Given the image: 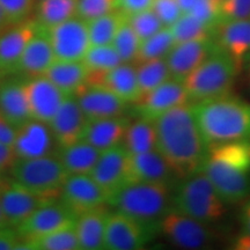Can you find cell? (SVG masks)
I'll return each instance as SVG.
<instances>
[{"mask_svg": "<svg viewBox=\"0 0 250 250\" xmlns=\"http://www.w3.org/2000/svg\"><path fill=\"white\" fill-rule=\"evenodd\" d=\"M15 136H17V127L0 112V143L13 145Z\"/></svg>", "mask_w": 250, "mask_h": 250, "instance_id": "cell-49", "label": "cell"}, {"mask_svg": "<svg viewBox=\"0 0 250 250\" xmlns=\"http://www.w3.org/2000/svg\"><path fill=\"white\" fill-rule=\"evenodd\" d=\"M1 227H9V224H8L7 219H6L4 210H2L1 202H0V228Z\"/></svg>", "mask_w": 250, "mask_h": 250, "instance_id": "cell-54", "label": "cell"}, {"mask_svg": "<svg viewBox=\"0 0 250 250\" xmlns=\"http://www.w3.org/2000/svg\"><path fill=\"white\" fill-rule=\"evenodd\" d=\"M101 152L85 140H80L66 147H59L58 159L70 175L90 174Z\"/></svg>", "mask_w": 250, "mask_h": 250, "instance_id": "cell-30", "label": "cell"}, {"mask_svg": "<svg viewBox=\"0 0 250 250\" xmlns=\"http://www.w3.org/2000/svg\"><path fill=\"white\" fill-rule=\"evenodd\" d=\"M102 86L127 103H134L142 95L136 66L130 62H122L107 72L103 78Z\"/></svg>", "mask_w": 250, "mask_h": 250, "instance_id": "cell-29", "label": "cell"}, {"mask_svg": "<svg viewBox=\"0 0 250 250\" xmlns=\"http://www.w3.org/2000/svg\"><path fill=\"white\" fill-rule=\"evenodd\" d=\"M55 142L49 125L31 120L17 129L13 147L18 158L49 155Z\"/></svg>", "mask_w": 250, "mask_h": 250, "instance_id": "cell-22", "label": "cell"}, {"mask_svg": "<svg viewBox=\"0 0 250 250\" xmlns=\"http://www.w3.org/2000/svg\"><path fill=\"white\" fill-rule=\"evenodd\" d=\"M140 44H142V41L131 27L126 18L112 41V45L120 55L122 62H136L137 56H138Z\"/></svg>", "mask_w": 250, "mask_h": 250, "instance_id": "cell-39", "label": "cell"}, {"mask_svg": "<svg viewBox=\"0 0 250 250\" xmlns=\"http://www.w3.org/2000/svg\"><path fill=\"white\" fill-rule=\"evenodd\" d=\"M127 14L121 9L87 21L90 45L112 44L118 29L126 20Z\"/></svg>", "mask_w": 250, "mask_h": 250, "instance_id": "cell-35", "label": "cell"}, {"mask_svg": "<svg viewBox=\"0 0 250 250\" xmlns=\"http://www.w3.org/2000/svg\"><path fill=\"white\" fill-rule=\"evenodd\" d=\"M116 9H120L118 0H78L77 17L89 21Z\"/></svg>", "mask_w": 250, "mask_h": 250, "instance_id": "cell-41", "label": "cell"}, {"mask_svg": "<svg viewBox=\"0 0 250 250\" xmlns=\"http://www.w3.org/2000/svg\"><path fill=\"white\" fill-rule=\"evenodd\" d=\"M160 229V223H145L115 211L109 213L104 249L138 250L145 247Z\"/></svg>", "mask_w": 250, "mask_h": 250, "instance_id": "cell-8", "label": "cell"}, {"mask_svg": "<svg viewBox=\"0 0 250 250\" xmlns=\"http://www.w3.org/2000/svg\"><path fill=\"white\" fill-rule=\"evenodd\" d=\"M83 62L88 68L87 85L100 86L104 74L123 62L112 44L90 45Z\"/></svg>", "mask_w": 250, "mask_h": 250, "instance_id": "cell-31", "label": "cell"}, {"mask_svg": "<svg viewBox=\"0 0 250 250\" xmlns=\"http://www.w3.org/2000/svg\"><path fill=\"white\" fill-rule=\"evenodd\" d=\"M33 120L48 124L67 98L61 88L45 76L33 77L24 81Z\"/></svg>", "mask_w": 250, "mask_h": 250, "instance_id": "cell-17", "label": "cell"}, {"mask_svg": "<svg viewBox=\"0 0 250 250\" xmlns=\"http://www.w3.org/2000/svg\"><path fill=\"white\" fill-rule=\"evenodd\" d=\"M217 48L218 45L213 39L176 43L166 57L171 78L183 83Z\"/></svg>", "mask_w": 250, "mask_h": 250, "instance_id": "cell-19", "label": "cell"}, {"mask_svg": "<svg viewBox=\"0 0 250 250\" xmlns=\"http://www.w3.org/2000/svg\"><path fill=\"white\" fill-rule=\"evenodd\" d=\"M88 118L74 96H67L48 125L59 147H66L83 139Z\"/></svg>", "mask_w": 250, "mask_h": 250, "instance_id": "cell-18", "label": "cell"}, {"mask_svg": "<svg viewBox=\"0 0 250 250\" xmlns=\"http://www.w3.org/2000/svg\"><path fill=\"white\" fill-rule=\"evenodd\" d=\"M0 6L13 23L26 20L34 8V0H0Z\"/></svg>", "mask_w": 250, "mask_h": 250, "instance_id": "cell-45", "label": "cell"}, {"mask_svg": "<svg viewBox=\"0 0 250 250\" xmlns=\"http://www.w3.org/2000/svg\"><path fill=\"white\" fill-rule=\"evenodd\" d=\"M40 26L36 21H21L12 24L0 34V73L7 74L18 70L24 48Z\"/></svg>", "mask_w": 250, "mask_h": 250, "instance_id": "cell-21", "label": "cell"}, {"mask_svg": "<svg viewBox=\"0 0 250 250\" xmlns=\"http://www.w3.org/2000/svg\"><path fill=\"white\" fill-rule=\"evenodd\" d=\"M160 230L168 241L182 249L206 248L214 239L208 224L202 223L174 208L160 220Z\"/></svg>", "mask_w": 250, "mask_h": 250, "instance_id": "cell-9", "label": "cell"}, {"mask_svg": "<svg viewBox=\"0 0 250 250\" xmlns=\"http://www.w3.org/2000/svg\"><path fill=\"white\" fill-rule=\"evenodd\" d=\"M219 1H221V0H219Z\"/></svg>", "mask_w": 250, "mask_h": 250, "instance_id": "cell-56", "label": "cell"}, {"mask_svg": "<svg viewBox=\"0 0 250 250\" xmlns=\"http://www.w3.org/2000/svg\"><path fill=\"white\" fill-rule=\"evenodd\" d=\"M108 217L109 212L103 206L78 215L76 230L80 250L104 249Z\"/></svg>", "mask_w": 250, "mask_h": 250, "instance_id": "cell-27", "label": "cell"}, {"mask_svg": "<svg viewBox=\"0 0 250 250\" xmlns=\"http://www.w3.org/2000/svg\"><path fill=\"white\" fill-rule=\"evenodd\" d=\"M48 36L56 59L83 61L90 46L87 21L73 17L49 29Z\"/></svg>", "mask_w": 250, "mask_h": 250, "instance_id": "cell-10", "label": "cell"}, {"mask_svg": "<svg viewBox=\"0 0 250 250\" xmlns=\"http://www.w3.org/2000/svg\"><path fill=\"white\" fill-rule=\"evenodd\" d=\"M175 45V41L169 27H164L148 39L142 41L136 62H145L149 59L166 58Z\"/></svg>", "mask_w": 250, "mask_h": 250, "instance_id": "cell-38", "label": "cell"}, {"mask_svg": "<svg viewBox=\"0 0 250 250\" xmlns=\"http://www.w3.org/2000/svg\"><path fill=\"white\" fill-rule=\"evenodd\" d=\"M213 40L239 71L250 62V19L221 21L214 28Z\"/></svg>", "mask_w": 250, "mask_h": 250, "instance_id": "cell-16", "label": "cell"}, {"mask_svg": "<svg viewBox=\"0 0 250 250\" xmlns=\"http://www.w3.org/2000/svg\"><path fill=\"white\" fill-rule=\"evenodd\" d=\"M232 248L235 250H250V234L242 232L234 239Z\"/></svg>", "mask_w": 250, "mask_h": 250, "instance_id": "cell-51", "label": "cell"}, {"mask_svg": "<svg viewBox=\"0 0 250 250\" xmlns=\"http://www.w3.org/2000/svg\"><path fill=\"white\" fill-rule=\"evenodd\" d=\"M170 28L175 44L188 41H203L213 39V28L202 22L190 13H183Z\"/></svg>", "mask_w": 250, "mask_h": 250, "instance_id": "cell-37", "label": "cell"}, {"mask_svg": "<svg viewBox=\"0 0 250 250\" xmlns=\"http://www.w3.org/2000/svg\"><path fill=\"white\" fill-rule=\"evenodd\" d=\"M154 0H118V8L125 14L138 13L144 9L152 8Z\"/></svg>", "mask_w": 250, "mask_h": 250, "instance_id": "cell-47", "label": "cell"}, {"mask_svg": "<svg viewBox=\"0 0 250 250\" xmlns=\"http://www.w3.org/2000/svg\"><path fill=\"white\" fill-rule=\"evenodd\" d=\"M162 182L177 181L173 169L158 149L131 154V182Z\"/></svg>", "mask_w": 250, "mask_h": 250, "instance_id": "cell-24", "label": "cell"}, {"mask_svg": "<svg viewBox=\"0 0 250 250\" xmlns=\"http://www.w3.org/2000/svg\"><path fill=\"white\" fill-rule=\"evenodd\" d=\"M55 61L56 57L48 31L40 27L24 48L19 62L18 71L24 72L30 78L44 76Z\"/></svg>", "mask_w": 250, "mask_h": 250, "instance_id": "cell-23", "label": "cell"}, {"mask_svg": "<svg viewBox=\"0 0 250 250\" xmlns=\"http://www.w3.org/2000/svg\"><path fill=\"white\" fill-rule=\"evenodd\" d=\"M174 187L170 183L136 181L109 197L117 212L145 223H160L173 208Z\"/></svg>", "mask_w": 250, "mask_h": 250, "instance_id": "cell-3", "label": "cell"}, {"mask_svg": "<svg viewBox=\"0 0 250 250\" xmlns=\"http://www.w3.org/2000/svg\"><path fill=\"white\" fill-rule=\"evenodd\" d=\"M190 102L182 81L170 78L156 88L143 94L134 104V112L139 118L154 122L170 109Z\"/></svg>", "mask_w": 250, "mask_h": 250, "instance_id": "cell-12", "label": "cell"}, {"mask_svg": "<svg viewBox=\"0 0 250 250\" xmlns=\"http://www.w3.org/2000/svg\"><path fill=\"white\" fill-rule=\"evenodd\" d=\"M136 72L142 95L156 88L171 78L166 58L140 62L136 66Z\"/></svg>", "mask_w": 250, "mask_h": 250, "instance_id": "cell-36", "label": "cell"}, {"mask_svg": "<svg viewBox=\"0 0 250 250\" xmlns=\"http://www.w3.org/2000/svg\"><path fill=\"white\" fill-rule=\"evenodd\" d=\"M90 176L110 197L131 183V153L123 144L102 151Z\"/></svg>", "mask_w": 250, "mask_h": 250, "instance_id": "cell-11", "label": "cell"}, {"mask_svg": "<svg viewBox=\"0 0 250 250\" xmlns=\"http://www.w3.org/2000/svg\"><path fill=\"white\" fill-rule=\"evenodd\" d=\"M12 24H14V23L12 22L7 13L4 11V8L0 6V34H1L2 31H5L7 28L11 27Z\"/></svg>", "mask_w": 250, "mask_h": 250, "instance_id": "cell-52", "label": "cell"}, {"mask_svg": "<svg viewBox=\"0 0 250 250\" xmlns=\"http://www.w3.org/2000/svg\"><path fill=\"white\" fill-rule=\"evenodd\" d=\"M130 124L127 117L117 116L89 120L87 124L83 139L100 152L115 147L123 143L125 131Z\"/></svg>", "mask_w": 250, "mask_h": 250, "instance_id": "cell-25", "label": "cell"}, {"mask_svg": "<svg viewBox=\"0 0 250 250\" xmlns=\"http://www.w3.org/2000/svg\"><path fill=\"white\" fill-rule=\"evenodd\" d=\"M74 98L88 120L123 116L127 109V102L104 86L86 83Z\"/></svg>", "mask_w": 250, "mask_h": 250, "instance_id": "cell-20", "label": "cell"}, {"mask_svg": "<svg viewBox=\"0 0 250 250\" xmlns=\"http://www.w3.org/2000/svg\"><path fill=\"white\" fill-rule=\"evenodd\" d=\"M77 7L78 0H39L35 21L41 28L49 29L77 17Z\"/></svg>", "mask_w": 250, "mask_h": 250, "instance_id": "cell-33", "label": "cell"}, {"mask_svg": "<svg viewBox=\"0 0 250 250\" xmlns=\"http://www.w3.org/2000/svg\"><path fill=\"white\" fill-rule=\"evenodd\" d=\"M0 112L17 129L33 120L24 81H7L0 86Z\"/></svg>", "mask_w": 250, "mask_h": 250, "instance_id": "cell-26", "label": "cell"}, {"mask_svg": "<svg viewBox=\"0 0 250 250\" xmlns=\"http://www.w3.org/2000/svg\"><path fill=\"white\" fill-rule=\"evenodd\" d=\"M239 73L236 65L221 49L208 56L183 80L190 101H206L228 95Z\"/></svg>", "mask_w": 250, "mask_h": 250, "instance_id": "cell-5", "label": "cell"}, {"mask_svg": "<svg viewBox=\"0 0 250 250\" xmlns=\"http://www.w3.org/2000/svg\"><path fill=\"white\" fill-rule=\"evenodd\" d=\"M17 159L18 155L14 151L13 145L0 143V174L11 169Z\"/></svg>", "mask_w": 250, "mask_h": 250, "instance_id": "cell-48", "label": "cell"}, {"mask_svg": "<svg viewBox=\"0 0 250 250\" xmlns=\"http://www.w3.org/2000/svg\"><path fill=\"white\" fill-rule=\"evenodd\" d=\"M240 223H241L242 232L250 234V199L242 206L240 212Z\"/></svg>", "mask_w": 250, "mask_h": 250, "instance_id": "cell-50", "label": "cell"}, {"mask_svg": "<svg viewBox=\"0 0 250 250\" xmlns=\"http://www.w3.org/2000/svg\"><path fill=\"white\" fill-rule=\"evenodd\" d=\"M177 2H179L183 13H189L190 9H191L192 6L195 5L196 0H177Z\"/></svg>", "mask_w": 250, "mask_h": 250, "instance_id": "cell-53", "label": "cell"}, {"mask_svg": "<svg viewBox=\"0 0 250 250\" xmlns=\"http://www.w3.org/2000/svg\"><path fill=\"white\" fill-rule=\"evenodd\" d=\"M20 235L9 227L0 228V250H17L20 248Z\"/></svg>", "mask_w": 250, "mask_h": 250, "instance_id": "cell-46", "label": "cell"}, {"mask_svg": "<svg viewBox=\"0 0 250 250\" xmlns=\"http://www.w3.org/2000/svg\"><path fill=\"white\" fill-rule=\"evenodd\" d=\"M190 14L196 17L202 22L214 28L220 21V1L219 0H196L195 5L190 9Z\"/></svg>", "mask_w": 250, "mask_h": 250, "instance_id": "cell-42", "label": "cell"}, {"mask_svg": "<svg viewBox=\"0 0 250 250\" xmlns=\"http://www.w3.org/2000/svg\"><path fill=\"white\" fill-rule=\"evenodd\" d=\"M11 173L15 182L50 201L61 197L65 181L70 175L58 156L51 155L18 158Z\"/></svg>", "mask_w": 250, "mask_h": 250, "instance_id": "cell-6", "label": "cell"}, {"mask_svg": "<svg viewBox=\"0 0 250 250\" xmlns=\"http://www.w3.org/2000/svg\"><path fill=\"white\" fill-rule=\"evenodd\" d=\"M0 202L9 226L18 227L41 206L55 201L30 191L14 180H0Z\"/></svg>", "mask_w": 250, "mask_h": 250, "instance_id": "cell-15", "label": "cell"}, {"mask_svg": "<svg viewBox=\"0 0 250 250\" xmlns=\"http://www.w3.org/2000/svg\"><path fill=\"white\" fill-rule=\"evenodd\" d=\"M152 9L165 27H170L183 14L177 0H154Z\"/></svg>", "mask_w": 250, "mask_h": 250, "instance_id": "cell-44", "label": "cell"}, {"mask_svg": "<svg viewBox=\"0 0 250 250\" xmlns=\"http://www.w3.org/2000/svg\"><path fill=\"white\" fill-rule=\"evenodd\" d=\"M202 171L226 204H235L250 192V166L229 156L208 153Z\"/></svg>", "mask_w": 250, "mask_h": 250, "instance_id": "cell-7", "label": "cell"}, {"mask_svg": "<svg viewBox=\"0 0 250 250\" xmlns=\"http://www.w3.org/2000/svg\"><path fill=\"white\" fill-rule=\"evenodd\" d=\"M77 215L62 202L46 203L34 211L23 223L17 227V232L24 241L37 239L46 234L70 226L76 223Z\"/></svg>", "mask_w": 250, "mask_h": 250, "instance_id": "cell-14", "label": "cell"}, {"mask_svg": "<svg viewBox=\"0 0 250 250\" xmlns=\"http://www.w3.org/2000/svg\"><path fill=\"white\" fill-rule=\"evenodd\" d=\"M22 246L23 249L28 250H80L76 223L37 239L21 242L19 249Z\"/></svg>", "mask_w": 250, "mask_h": 250, "instance_id": "cell-34", "label": "cell"}, {"mask_svg": "<svg viewBox=\"0 0 250 250\" xmlns=\"http://www.w3.org/2000/svg\"><path fill=\"white\" fill-rule=\"evenodd\" d=\"M59 198L78 217L108 204L109 195L90 174H77L68 175Z\"/></svg>", "mask_w": 250, "mask_h": 250, "instance_id": "cell-13", "label": "cell"}, {"mask_svg": "<svg viewBox=\"0 0 250 250\" xmlns=\"http://www.w3.org/2000/svg\"><path fill=\"white\" fill-rule=\"evenodd\" d=\"M158 151L167 160L177 180L202 170L208 146L193 114L192 104H182L154 121Z\"/></svg>", "mask_w": 250, "mask_h": 250, "instance_id": "cell-1", "label": "cell"}, {"mask_svg": "<svg viewBox=\"0 0 250 250\" xmlns=\"http://www.w3.org/2000/svg\"><path fill=\"white\" fill-rule=\"evenodd\" d=\"M250 19V0H221L220 21Z\"/></svg>", "mask_w": 250, "mask_h": 250, "instance_id": "cell-43", "label": "cell"}, {"mask_svg": "<svg viewBox=\"0 0 250 250\" xmlns=\"http://www.w3.org/2000/svg\"><path fill=\"white\" fill-rule=\"evenodd\" d=\"M180 181L174 187V210L208 225L224 218L227 204L202 170Z\"/></svg>", "mask_w": 250, "mask_h": 250, "instance_id": "cell-4", "label": "cell"}, {"mask_svg": "<svg viewBox=\"0 0 250 250\" xmlns=\"http://www.w3.org/2000/svg\"><path fill=\"white\" fill-rule=\"evenodd\" d=\"M122 144L131 154L158 149V134L154 122L139 118L134 123H130Z\"/></svg>", "mask_w": 250, "mask_h": 250, "instance_id": "cell-32", "label": "cell"}, {"mask_svg": "<svg viewBox=\"0 0 250 250\" xmlns=\"http://www.w3.org/2000/svg\"><path fill=\"white\" fill-rule=\"evenodd\" d=\"M249 78H250V65H249Z\"/></svg>", "mask_w": 250, "mask_h": 250, "instance_id": "cell-55", "label": "cell"}, {"mask_svg": "<svg viewBox=\"0 0 250 250\" xmlns=\"http://www.w3.org/2000/svg\"><path fill=\"white\" fill-rule=\"evenodd\" d=\"M127 21L136 31L140 41H144L164 28V23L152 8L144 9L138 13L127 15Z\"/></svg>", "mask_w": 250, "mask_h": 250, "instance_id": "cell-40", "label": "cell"}, {"mask_svg": "<svg viewBox=\"0 0 250 250\" xmlns=\"http://www.w3.org/2000/svg\"><path fill=\"white\" fill-rule=\"evenodd\" d=\"M44 76L68 96H74L87 83L88 68L83 61L56 59Z\"/></svg>", "mask_w": 250, "mask_h": 250, "instance_id": "cell-28", "label": "cell"}, {"mask_svg": "<svg viewBox=\"0 0 250 250\" xmlns=\"http://www.w3.org/2000/svg\"><path fill=\"white\" fill-rule=\"evenodd\" d=\"M193 114L208 146L250 139V104L228 95L192 104Z\"/></svg>", "mask_w": 250, "mask_h": 250, "instance_id": "cell-2", "label": "cell"}]
</instances>
